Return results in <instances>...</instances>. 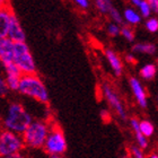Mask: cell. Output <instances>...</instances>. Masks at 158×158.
Instances as JSON below:
<instances>
[{"label":"cell","instance_id":"6da1fadb","mask_svg":"<svg viewBox=\"0 0 158 158\" xmlns=\"http://www.w3.org/2000/svg\"><path fill=\"white\" fill-rule=\"evenodd\" d=\"M32 121L33 118L23 104L18 102H11L8 104L3 112L1 118V125L3 130L22 135L27 127L32 123Z\"/></svg>","mask_w":158,"mask_h":158},{"label":"cell","instance_id":"7a4b0ae2","mask_svg":"<svg viewBox=\"0 0 158 158\" xmlns=\"http://www.w3.org/2000/svg\"><path fill=\"white\" fill-rule=\"evenodd\" d=\"M17 92L23 96L32 98L41 104L49 103V92L41 77L34 75H24L19 80Z\"/></svg>","mask_w":158,"mask_h":158},{"label":"cell","instance_id":"3957f363","mask_svg":"<svg viewBox=\"0 0 158 158\" xmlns=\"http://www.w3.org/2000/svg\"><path fill=\"white\" fill-rule=\"evenodd\" d=\"M50 125V123L43 120H33L22 135L24 147L30 149H42L49 133Z\"/></svg>","mask_w":158,"mask_h":158},{"label":"cell","instance_id":"277c9868","mask_svg":"<svg viewBox=\"0 0 158 158\" xmlns=\"http://www.w3.org/2000/svg\"><path fill=\"white\" fill-rule=\"evenodd\" d=\"M67 147L68 145H67L66 135L63 133L62 129L58 124H51L42 149L50 157L51 156L62 157L63 154L67 152Z\"/></svg>","mask_w":158,"mask_h":158},{"label":"cell","instance_id":"5b68a950","mask_svg":"<svg viewBox=\"0 0 158 158\" xmlns=\"http://www.w3.org/2000/svg\"><path fill=\"white\" fill-rule=\"evenodd\" d=\"M14 63L19 69L22 75L36 73V63L26 42L15 43L14 48Z\"/></svg>","mask_w":158,"mask_h":158},{"label":"cell","instance_id":"8992f818","mask_svg":"<svg viewBox=\"0 0 158 158\" xmlns=\"http://www.w3.org/2000/svg\"><path fill=\"white\" fill-rule=\"evenodd\" d=\"M24 148L25 147L22 135L3 129L0 130V157L7 158L9 156L23 152Z\"/></svg>","mask_w":158,"mask_h":158},{"label":"cell","instance_id":"52a82bcc","mask_svg":"<svg viewBox=\"0 0 158 158\" xmlns=\"http://www.w3.org/2000/svg\"><path fill=\"white\" fill-rule=\"evenodd\" d=\"M102 94L110 107L116 113V115L123 121H127L128 120V113H127L124 104L122 102V99L120 98V96H118L115 89L109 84H104L102 86Z\"/></svg>","mask_w":158,"mask_h":158},{"label":"cell","instance_id":"ba28073f","mask_svg":"<svg viewBox=\"0 0 158 158\" xmlns=\"http://www.w3.org/2000/svg\"><path fill=\"white\" fill-rule=\"evenodd\" d=\"M129 85L131 87L132 94H133L137 104L142 109H146L148 106V95L141 81L137 77H131L129 79Z\"/></svg>","mask_w":158,"mask_h":158},{"label":"cell","instance_id":"9c48e42d","mask_svg":"<svg viewBox=\"0 0 158 158\" xmlns=\"http://www.w3.org/2000/svg\"><path fill=\"white\" fill-rule=\"evenodd\" d=\"M14 15H15V13L13 11L11 6L5 2L2 8L0 9V40L7 39V36H8L10 22H11Z\"/></svg>","mask_w":158,"mask_h":158},{"label":"cell","instance_id":"30bf717a","mask_svg":"<svg viewBox=\"0 0 158 158\" xmlns=\"http://www.w3.org/2000/svg\"><path fill=\"white\" fill-rule=\"evenodd\" d=\"M7 39H9L13 43H22L25 42V40H26L25 31H24L23 26H22V24H20L19 19L17 18L16 15H14L11 18Z\"/></svg>","mask_w":158,"mask_h":158},{"label":"cell","instance_id":"8fae6325","mask_svg":"<svg viewBox=\"0 0 158 158\" xmlns=\"http://www.w3.org/2000/svg\"><path fill=\"white\" fill-rule=\"evenodd\" d=\"M14 48L15 43L9 39L0 40V61L2 66L14 62Z\"/></svg>","mask_w":158,"mask_h":158},{"label":"cell","instance_id":"7c38bea8","mask_svg":"<svg viewBox=\"0 0 158 158\" xmlns=\"http://www.w3.org/2000/svg\"><path fill=\"white\" fill-rule=\"evenodd\" d=\"M105 58L114 75L118 77L121 76L123 73V63H122V60L118 53L111 49H107L105 51Z\"/></svg>","mask_w":158,"mask_h":158},{"label":"cell","instance_id":"4fadbf2b","mask_svg":"<svg viewBox=\"0 0 158 158\" xmlns=\"http://www.w3.org/2000/svg\"><path fill=\"white\" fill-rule=\"evenodd\" d=\"M122 19L128 24L129 26H135L141 23V16L133 7H127L122 14Z\"/></svg>","mask_w":158,"mask_h":158},{"label":"cell","instance_id":"5bb4252c","mask_svg":"<svg viewBox=\"0 0 158 158\" xmlns=\"http://www.w3.org/2000/svg\"><path fill=\"white\" fill-rule=\"evenodd\" d=\"M130 125H131V129L133 133H135V140H137V143H138V148H140L141 150L143 149H147L149 146V141L148 139L145 138L143 135H141V132L139 130V121L137 118H131L130 120Z\"/></svg>","mask_w":158,"mask_h":158},{"label":"cell","instance_id":"9a60e30c","mask_svg":"<svg viewBox=\"0 0 158 158\" xmlns=\"http://www.w3.org/2000/svg\"><path fill=\"white\" fill-rule=\"evenodd\" d=\"M131 3L133 5V8L141 16V18H149V17H152V13L150 7H149L148 1H146V0H132Z\"/></svg>","mask_w":158,"mask_h":158},{"label":"cell","instance_id":"2e32d148","mask_svg":"<svg viewBox=\"0 0 158 158\" xmlns=\"http://www.w3.org/2000/svg\"><path fill=\"white\" fill-rule=\"evenodd\" d=\"M132 51L135 53H141V54H155L156 45L154 43L149 42H138L132 46Z\"/></svg>","mask_w":158,"mask_h":158},{"label":"cell","instance_id":"e0dca14e","mask_svg":"<svg viewBox=\"0 0 158 158\" xmlns=\"http://www.w3.org/2000/svg\"><path fill=\"white\" fill-rule=\"evenodd\" d=\"M157 73V67L154 63H147L140 69V77L145 80H152Z\"/></svg>","mask_w":158,"mask_h":158},{"label":"cell","instance_id":"ac0fdd59","mask_svg":"<svg viewBox=\"0 0 158 158\" xmlns=\"http://www.w3.org/2000/svg\"><path fill=\"white\" fill-rule=\"evenodd\" d=\"M139 130L141 132V135L147 139L152 137L154 133H155V127L148 120H141V121H139Z\"/></svg>","mask_w":158,"mask_h":158},{"label":"cell","instance_id":"d6986e66","mask_svg":"<svg viewBox=\"0 0 158 158\" xmlns=\"http://www.w3.org/2000/svg\"><path fill=\"white\" fill-rule=\"evenodd\" d=\"M95 7L96 9L98 10V13L103 14V15H107L111 8L113 7V5L109 0H96Z\"/></svg>","mask_w":158,"mask_h":158},{"label":"cell","instance_id":"ffe728a7","mask_svg":"<svg viewBox=\"0 0 158 158\" xmlns=\"http://www.w3.org/2000/svg\"><path fill=\"white\" fill-rule=\"evenodd\" d=\"M2 70L3 73H5V77L7 76H23L22 73H20L19 69L16 67V64L14 62L11 63H8V64H6V66L2 67Z\"/></svg>","mask_w":158,"mask_h":158},{"label":"cell","instance_id":"44dd1931","mask_svg":"<svg viewBox=\"0 0 158 158\" xmlns=\"http://www.w3.org/2000/svg\"><path fill=\"white\" fill-rule=\"evenodd\" d=\"M107 16L112 19V23H115V24H118V25H120L121 23H123V19H122V14L120 13V11H118L114 6L111 8V10H110L109 14H107Z\"/></svg>","mask_w":158,"mask_h":158},{"label":"cell","instance_id":"7402d4cb","mask_svg":"<svg viewBox=\"0 0 158 158\" xmlns=\"http://www.w3.org/2000/svg\"><path fill=\"white\" fill-rule=\"evenodd\" d=\"M145 27L150 33H156L158 31V19L156 17H149L145 23Z\"/></svg>","mask_w":158,"mask_h":158},{"label":"cell","instance_id":"603a6c76","mask_svg":"<svg viewBox=\"0 0 158 158\" xmlns=\"http://www.w3.org/2000/svg\"><path fill=\"white\" fill-rule=\"evenodd\" d=\"M122 36L124 37L128 42H132L133 40H135V32L132 30L130 26H124V27H121V32H120Z\"/></svg>","mask_w":158,"mask_h":158},{"label":"cell","instance_id":"cb8c5ba5","mask_svg":"<svg viewBox=\"0 0 158 158\" xmlns=\"http://www.w3.org/2000/svg\"><path fill=\"white\" fill-rule=\"evenodd\" d=\"M106 31H107V34L111 35V36H118V35H120L121 27L115 23H110L107 25V27H106Z\"/></svg>","mask_w":158,"mask_h":158},{"label":"cell","instance_id":"d4e9b609","mask_svg":"<svg viewBox=\"0 0 158 158\" xmlns=\"http://www.w3.org/2000/svg\"><path fill=\"white\" fill-rule=\"evenodd\" d=\"M131 157L132 158H147L145 155V152H143V150H141L140 148H138L137 146H133V147H131Z\"/></svg>","mask_w":158,"mask_h":158},{"label":"cell","instance_id":"484cf974","mask_svg":"<svg viewBox=\"0 0 158 158\" xmlns=\"http://www.w3.org/2000/svg\"><path fill=\"white\" fill-rule=\"evenodd\" d=\"M75 5L81 10L88 9L89 7H90V2H89L88 0H75Z\"/></svg>","mask_w":158,"mask_h":158},{"label":"cell","instance_id":"4316f807","mask_svg":"<svg viewBox=\"0 0 158 158\" xmlns=\"http://www.w3.org/2000/svg\"><path fill=\"white\" fill-rule=\"evenodd\" d=\"M8 92H9V90H8V88H7L5 79H3V77L0 76V97H3L5 95H7V93Z\"/></svg>","mask_w":158,"mask_h":158},{"label":"cell","instance_id":"83f0119b","mask_svg":"<svg viewBox=\"0 0 158 158\" xmlns=\"http://www.w3.org/2000/svg\"><path fill=\"white\" fill-rule=\"evenodd\" d=\"M149 7L152 9V13H157L158 11V1L157 0H149Z\"/></svg>","mask_w":158,"mask_h":158},{"label":"cell","instance_id":"f1b7e54d","mask_svg":"<svg viewBox=\"0 0 158 158\" xmlns=\"http://www.w3.org/2000/svg\"><path fill=\"white\" fill-rule=\"evenodd\" d=\"M7 158H27V156L24 155L23 152H19V154H16V155L9 156V157H7Z\"/></svg>","mask_w":158,"mask_h":158},{"label":"cell","instance_id":"f546056e","mask_svg":"<svg viewBox=\"0 0 158 158\" xmlns=\"http://www.w3.org/2000/svg\"><path fill=\"white\" fill-rule=\"evenodd\" d=\"M127 61H128V62H135V56H132V54H128V56H127Z\"/></svg>","mask_w":158,"mask_h":158},{"label":"cell","instance_id":"4dcf8cb0","mask_svg":"<svg viewBox=\"0 0 158 158\" xmlns=\"http://www.w3.org/2000/svg\"><path fill=\"white\" fill-rule=\"evenodd\" d=\"M147 158H158V155L157 154H150Z\"/></svg>","mask_w":158,"mask_h":158},{"label":"cell","instance_id":"1f68e13d","mask_svg":"<svg viewBox=\"0 0 158 158\" xmlns=\"http://www.w3.org/2000/svg\"><path fill=\"white\" fill-rule=\"evenodd\" d=\"M3 5H5V2H3V1H1V0H0V9H1V8H2V6Z\"/></svg>","mask_w":158,"mask_h":158},{"label":"cell","instance_id":"d6a6232c","mask_svg":"<svg viewBox=\"0 0 158 158\" xmlns=\"http://www.w3.org/2000/svg\"><path fill=\"white\" fill-rule=\"evenodd\" d=\"M2 63H1V61H0V73H1V71H2Z\"/></svg>","mask_w":158,"mask_h":158},{"label":"cell","instance_id":"836d02e7","mask_svg":"<svg viewBox=\"0 0 158 158\" xmlns=\"http://www.w3.org/2000/svg\"><path fill=\"white\" fill-rule=\"evenodd\" d=\"M50 158H62V157H59V156H51Z\"/></svg>","mask_w":158,"mask_h":158},{"label":"cell","instance_id":"e575fe53","mask_svg":"<svg viewBox=\"0 0 158 158\" xmlns=\"http://www.w3.org/2000/svg\"><path fill=\"white\" fill-rule=\"evenodd\" d=\"M0 158H1V157H0Z\"/></svg>","mask_w":158,"mask_h":158}]
</instances>
